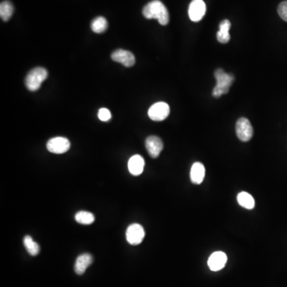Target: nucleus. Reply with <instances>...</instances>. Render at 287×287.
<instances>
[{
	"mask_svg": "<svg viewBox=\"0 0 287 287\" xmlns=\"http://www.w3.org/2000/svg\"><path fill=\"white\" fill-rule=\"evenodd\" d=\"M236 131L238 139L244 142H249L254 134V130L250 122L244 118L238 119L236 123Z\"/></svg>",
	"mask_w": 287,
	"mask_h": 287,
	"instance_id": "20e7f679",
	"label": "nucleus"
},
{
	"mask_svg": "<svg viewBox=\"0 0 287 287\" xmlns=\"http://www.w3.org/2000/svg\"><path fill=\"white\" fill-rule=\"evenodd\" d=\"M146 147L152 158H158L164 148L162 139L156 136H150L146 139Z\"/></svg>",
	"mask_w": 287,
	"mask_h": 287,
	"instance_id": "9d476101",
	"label": "nucleus"
},
{
	"mask_svg": "<svg viewBox=\"0 0 287 287\" xmlns=\"http://www.w3.org/2000/svg\"><path fill=\"white\" fill-rule=\"evenodd\" d=\"M230 26H232V24L228 20H224L220 24V30L217 32V40L220 44H228L230 41V36L229 30H230Z\"/></svg>",
	"mask_w": 287,
	"mask_h": 287,
	"instance_id": "2eb2a0df",
	"label": "nucleus"
},
{
	"mask_svg": "<svg viewBox=\"0 0 287 287\" xmlns=\"http://www.w3.org/2000/svg\"><path fill=\"white\" fill-rule=\"evenodd\" d=\"M170 114V107L167 103L160 102L155 103L148 110V116L154 122H162L166 120Z\"/></svg>",
	"mask_w": 287,
	"mask_h": 287,
	"instance_id": "39448f33",
	"label": "nucleus"
},
{
	"mask_svg": "<svg viewBox=\"0 0 287 287\" xmlns=\"http://www.w3.org/2000/svg\"><path fill=\"white\" fill-rule=\"evenodd\" d=\"M278 13L284 21L287 22V1L281 2L278 8Z\"/></svg>",
	"mask_w": 287,
	"mask_h": 287,
	"instance_id": "4be33fe9",
	"label": "nucleus"
},
{
	"mask_svg": "<svg viewBox=\"0 0 287 287\" xmlns=\"http://www.w3.org/2000/svg\"><path fill=\"white\" fill-rule=\"evenodd\" d=\"M205 176V168L202 164L200 162L193 164L192 166L190 178L191 181L195 184H200L204 181Z\"/></svg>",
	"mask_w": 287,
	"mask_h": 287,
	"instance_id": "4468645a",
	"label": "nucleus"
},
{
	"mask_svg": "<svg viewBox=\"0 0 287 287\" xmlns=\"http://www.w3.org/2000/svg\"><path fill=\"white\" fill-rule=\"evenodd\" d=\"M107 28H108V22L104 17H98L92 20L91 24V29L95 33H103L106 30Z\"/></svg>",
	"mask_w": 287,
	"mask_h": 287,
	"instance_id": "aec40b11",
	"label": "nucleus"
},
{
	"mask_svg": "<svg viewBox=\"0 0 287 287\" xmlns=\"http://www.w3.org/2000/svg\"><path fill=\"white\" fill-rule=\"evenodd\" d=\"M75 220L81 224L90 225L94 222L95 217L92 213L86 212V210H80L75 214Z\"/></svg>",
	"mask_w": 287,
	"mask_h": 287,
	"instance_id": "a211bd4d",
	"label": "nucleus"
},
{
	"mask_svg": "<svg viewBox=\"0 0 287 287\" xmlns=\"http://www.w3.org/2000/svg\"><path fill=\"white\" fill-rule=\"evenodd\" d=\"M146 236L143 226L139 224H132L126 230V240L128 244L134 246L142 244Z\"/></svg>",
	"mask_w": 287,
	"mask_h": 287,
	"instance_id": "423d86ee",
	"label": "nucleus"
},
{
	"mask_svg": "<svg viewBox=\"0 0 287 287\" xmlns=\"http://www.w3.org/2000/svg\"><path fill=\"white\" fill-rule=\"evenodd\" d=\"M228 262V256L224 252H216L210 254L208 265L212 272H218L224 268Z\"/></svg>",
	"mask_w": 287,
	"mask_h": 287,
	"instance_id": "1a4fd4ad",
	"label": "nucleus"
},
{
	"mask_svg": "<svg viewBox=\"0 0 287 287\" xmlns=\"http://www.w3.org/2000/svg\"><path fill=\"white\" fill-rule=\"evenodd\" d=\"M237 201H238L240 206H242L244 208L248 209V210H252V209L254 208V205H256V202H254L253 196L246 192L238 193V196H237Z\"/></svg>",
	"mask_w": 287,
	"mask_h": 287,
	"instance_id": "dca6fc26",
	"label": "nucleus"
},
{
	"mask_svg": "<svg viewBox=\"0 0 287 287\" xmlns=\"http://www.w3.org/2000/svg\"><path fill=\"white\" fill-rule=\"evenodd\" d=\"M111 115L110 111L108 110V108H100L98 111V118L102 122H108L110 120Z\"/></svg>",
	"mask_w": 287,
	"mask_h": 287,
	"instance_id": "412c9836",
	"label": "nucleus"
},
{
	"mask_svg": "<svg viewBox=\"0 0 287 287\" xmlns=\"http://www.w3.org/2000/svg\"><path fill=\"white\" fill-rule=\"evenodd\" d=\"M14 12V6L10 1H4L0 5V16L4 21L6 22L12 18Z\"/></svg>",
	"mask_w": 287,
	"mask_h": 287,
	"instance_id": "f3484780",
	"label": "nucleus"
},
{
	"mask_svg": "<svg viewBox=\"0 0 287 287\" xmlns=\"http://www.w3.org/2000/svg\"><path fill=\"white\" fill-rule=\"evenodd\" d=\"M206 13V4L202 0H192L189 5V18L193 22H199Z\"/></svg>",
	"mask_w": 287,
	"mask_h": 287,
	"instance_id": "6e6552de",
	"label": "nucleus"
},
{
	"mask_svg": "<svg viewBox=\"0 0 287 287\" xmlns=\"http://www.w3.org/2000/svg\"><path fill=\"white\" fill-rule=\"evenodd\" d=\"M143 14L148 20L155 18L160 24L166 26L170 22V14L167 8L159 0L148 2L143 9Z\"/></svg>",
	"mask_w": 287,
	"mask_h": 287,
	"instance_id": "f257e3e1",
	"label": "nucleus"
},
{
	"mask_svg": "<svg viewBox=\"0 0 287 287\" xmlns=\"http://www.w3.org/2000/svg\"><path fill=\"white\" fill-rule=\"evenodd\" d=\"M24 246L26 248L28 253L32 256H36L40 253V248L37 242L34 241L30 236H26L24 238Z\"/></svg>",
	"mask_w": 287,
	"mask_h": 287,
	"instance_id": "6ab92c4d",
	"label": "nucleus"
},
{
	"mask_svg": "<svg viewBox=\"0 0 287 287\" xmlns=\"http://www.w3.org/2000/svg\"><path fill=\"white\" fill-rule=\"evenodd\" d=\"M130 172L134 176H140L144 168V160L142 156L134 155L130 158L128 163Z\"/></svg>",
	"mask_w": 287,
	"mask_h": 287,
	"instance_id": "f8f14e48",
	"label": "nucleus"
},
{
	"mask_svg": "<svg viewBox=\"0 0 287 287\" xmlns=\"http://www.w3.org/2000/svg\"><path fill=\"white\" fill-rule=\"evenodd\" d=\"M92 264V257L90 254H82L78 257L74 265V270L78 274L82 276L87 268Z\"/></svg>",
	"mask_w": 287,
	"mask_h": 287,
	"instance_id": "ddd939ff",
	"label": "nucleus"
},
{
	"mask_svg": "<svg viewBox=\"0 0 287 287\" xmlns=\"http://www.w3.org/2000/svg\"><path fill=\"white\" fill-rule=\"evenodd\" d=\"M46 148L52 154H62L70 150V143L66 138L58 136L50 139L46 144Z\"/></svg>",
	"mask_w": 287,
	"mask_h": 287,
	"instance_id": "0eeeda50",
	"label": "nucleus"
},
{
	"mask_svg": "<svg viewBox=\"0 0 287 287\" xmlns=\"http://www.w3.org/2000/svg\"><path fill=\"white\" fill-rule=\"evenodd\" d=\"M48 77L46 70L42 67H36L30 71L25 79L26 88L30 91L38 90Z\"/></svg>",
	"mask_w": 287,
	"mask_h": 287,
	"instance_id": "7ed1b4c3",
	"label": "nucleus"
},
{
	"mask_svg": "<svg viewBox=\"0 0 287 287\" xmlns=\"http://www.w3.org/2000/svg\"><path fill=\"white\" fill-rule=\"evenodd\" d=\"M214 77L216 78L217 83L213 90L212 95L214 98H220L229 92L234 78L232 74L225 73L222 69L216 70L214 72Z\"/></svg>",
	"mask_w": 287,
	"mask_h": 287,
	"instance_id": "f03ea898",
	"label": "nucleus"
},
{
	"mask_svg": "<svg viewBox=\"0 0 287 287\" xmlns=\"http://www.w3.org/2000/svg\"><path fill=\"white\" fill-rule=\"evenodd\" d=\"M112 60L116 62L122 63L126 67H131L135 64V57L134 54L126 50H116L111 56Z\"/></svg>",
	"mask_w": 287,
	"mask_h": 287,
	"instance_id": "9b49d317",
	"label": "nucleus"
}]
</instances>
